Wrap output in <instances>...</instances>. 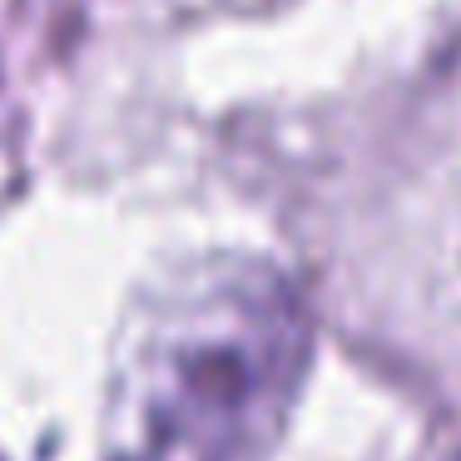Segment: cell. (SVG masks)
I'll return each instance as SVG.
<instances>
[{
  "instance_id": "1",
  "label": "cell",
  "mask_w": 461,
  "mask_h": 461,
  "mask_svg": "<svg viewBox=\"0 0 461 461\" xmlns=\"http://www.w3.org/2000/svg\"><path fill=\"white\" fill-rule=\"evenodd\" d=\"M308 352L293 288L209 258L144 288L104 397V461H263Z\"/></svg>"
}]
</instances>
